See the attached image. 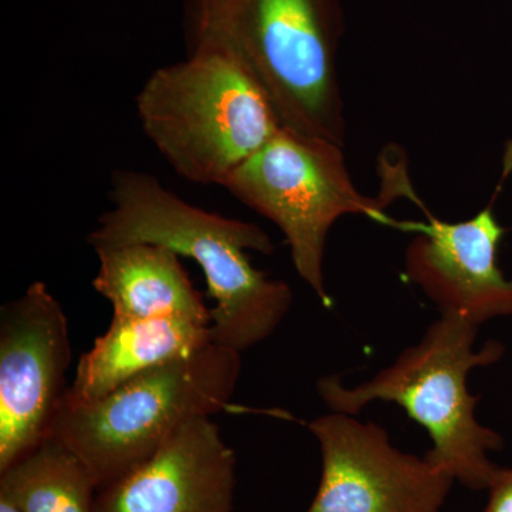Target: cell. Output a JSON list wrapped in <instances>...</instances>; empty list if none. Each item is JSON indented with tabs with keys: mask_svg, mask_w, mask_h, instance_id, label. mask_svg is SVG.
Returning a JSON list of instances; mask_svg holds the SVG:
<instances>
[{
	"mask_svg": "<svg viewBox=\"0 0 512 512\" xmlns=\"http://www.w3.org/2000/svg\"><path fill=\"white\" fill-rule=\"evenodd\" d=\"M99 271L93 288L124 319L177 318L211 323V309L171 249L131 244L99 249Z\"/></svg>",
	"mask_w": 512,
	"mask_h": 512,
	"instance_id": "12",
	"label": "cell"
},
{
	"mask_svg": "<svg viewBox=\"0 0 512 512\" xmlns=\"http://www.w3.org/2000/svg\"><path fill=\"white\" fill-rule=\"evenodd\" d=\"M477 333L466 320L441 316L369 382L346 387L339 376H325L316 390L330 412L352 416L377 400L399 404L429 434L433 446L424 458L431 466L468 490H488L500 470L488 453L503 448V439L478 423V397L468 392L467 379L476 367L497 363L504 346L490 340L474 350Z\"/></svg>",
	"mask_w": 512,
	"mask_h": 512,
	"instance_id": "3",
	"label": "cell"
},
{
	"mask_svg": "<svg viewBox=\"0 0 512 512\" xmlns=\"http://www.w3.org/2000/svg\"><path fill=\"white\" fill-rule=\"evenodd\" d=\"M333 0H192V46L224 50L282 126L345 147Z\"/></svg>",
	"mask_w": 512,
	"mask_h": 512,
	"instance_id": "2",
	"label": "cell"
},
{
	"mask_svg": "<svg viewBox=\"0 0 512 512\" xmlns=\"http://www.w3.org/2000/svg\"><path fill=\"white\" fill-rule=\"evenodd\" d=\"M70 362L66 313L33 282L0 309V473L52 436Z\"/></svg>",
	"mask_w": 512,
	"mask_h": 512,
	"instance_id": "8",
	"label": "cell"
},
{
	"mask_svg": "<svg viewBox=\"0 0 512 512\" xmlns=\"http://www.w3.org/2000/svg\"><path fill=\"white\" fill-rule=\"evenodd\" d=\"M511 171L512 147L493 200L473 218L461 222L434 217L417 197L406 165L397 171L399 198L414 202L427 221H397L387 215L382 225L416 235L404 254L406 276L437 306L441 316L460 318L480 328L487 320L512 315V279L505 278L497 259L505 228L493 212L495 198Z\"/></svg>",
	"mask_w": 512,
	"mask_h": 512,
	"instance_id": "7",
	"label": "cell"
},
{
	"mask_svg": "<svg viewBox=\"0 0 512 512\" xmlns=\"http://www.w3.org/2000/svg\"><path fill=\"white\" fill-rule=\"evenodd\" d=\"M210 325L177 318L124 319L109 329L77 363L66 397L89 403L136 377L210 345Z\"/></svg>",
	"mask_w": 512,
	"mask_h": 512,
	"instance_id": "11",
	"label": "cell"
},
{
	"mask_svg": "<svg viewBox=\"0 0 512 512\" xmlns=\"http://www.w3.org/2000/svg\"><path fill=\"white\" fill-rule=\"evenodd\" d=\"M239 373L241 353L211 342L94 402L64 397L50 437L83 461L99 491L148 460L188 421L228 409Z\"/></svg>",
	"mask_w": 512,
	"mask_h": 512,
	"instance_id": "5",
	"label": "cell"
},
{
	"mask_svg": "<svg viewBox=\"0 0 512 512\" xmlns=\"http://www.w3.org/2000/svg\"><path fill=\"white\" fill-rule=\"evenodd\" d=\"M136 107L158 153L175 173L201 185L222 187L284 127L251 74L224 50L204 45L151 74Z\"/></svg>",
	"mask_w": 512,
	"mask_h": 512,
	"instance_id": "4",
	"label": "cell"
},
{
	"mask_svg": "<svg viewBox=\"0 0 512 512\" xmlns=\"http://www.w3.org/2000/svg\"><path fill=\"white\" fill-rule=\"evenodd\" d=\"M222 187L281 229L296 272L325 306L330 305L323 268L330 229L345 215H365L382 224L389 207L380 195L360 194L343 147L286 127L229 174Z\"/></svg>",
	"mask_w": 512,
	"mask_h": 512,
	"instance_id": "6",
	"label": "cell"
},
{
	"mask_svg": "<svg viewBox=\"0 0 512 512\" xmlns=\"http://www.w3.org/2000/svg\"><path fill=\"white\" fill-rule=\"evenodd\" d=\"M488 491L490 500L484 512H512V468H500Z\"/></svg>",
	"mask_w": 512,
	"mask_h": 512,
	"instance_id": "14",
	"label": "cell"
},
{
	"mask_svg": "<svg viewBox=\"0 0 512 512\" xmlns=\"http://www.w3.org/2000/svg\"><path fill=\"white\" fill-rule=\"evenodd\" d=\"M237 458L211 417L188 421L148 460L100 488L94 512H232Z\"/></svg>",
	"mask_w": 512,
	"mask_h": 512,
	"instance_id": "10",
	"label": "cell"
},
{
	"mask_svg": "<svg viewBox=\"0 0 512 512\" xmlns=\"http://www.w3.org/2000/svg\"><path fill=\"white\" fill-rule=\"evenodd\" d=\"M96 494L83 461L53 437L0 473V497L22 512H94Z\"/></svg>",
	"mask_w": 512,
	"mask_h": 512,
	"instance_id": "13",
	"label": "cell"
},
{
	"mask_svg": "<svg viewBox=\"0 0 512 512\" xmlns=\"http://www.w3.org/2000/svg\"><path fill=\"white\" fill-rule=\"evenodd\" d=\"M0 512H22L6 498L0 497Z\"/></svg>",
	"mask_w": 512,
	"mask_h": 512,
	"instance_id": "15",
	"label": "cell"
},
{
	"mask_svg": "<svg viewBox=\"0 0 512 512\" xmlns=\"http://www.w3.org/2000/svg\"><path fill=\"white\" fill-rule=\"evenodd\" d=\"M308 427L322 451V480L306 512H441L456 480L394 447L379 424L330 412Z\"/></svg>",
	"mask_w": 512,
	"mask_h": 512,
	"instance_id": "9",
	"label": "cell"
},
{
	"mask_svg": "<svg viewBox=\"0 0 512 512\" xmlns=\"http://www.w3.org/2000/svg\"><path fill=\"white\" fill-rule=\"evenodd\" d=\"M113 207L97 221L87 242L99 249L153 244L200 266L211 309V340L242 353L268 339L291 311L293 292L268 278L247 252L264 255L274 244L254 222L232 220L195 207L167 190L156 177L136 170L111 175Z\"/></svg>",
	"mask_w": 512,
	"mask_h": 512,
	"instance_id": "1",
	"label": "cell"
}]
</instances>
